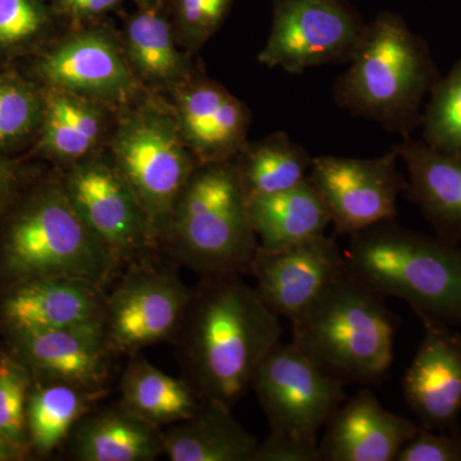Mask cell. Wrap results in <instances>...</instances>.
<instances>
[{"label":"cell","instance_id":"cell-26","mask_svg":"<svg viewBox=\"0 0 461 461\" xmlns=\"http://www.w3.org/2000/svg\"><path fill=\"white\" fill-rule=\"evenodd\" d=\"M121 395L123 406L157 429L193 417L203 402L189 381L173 378L145 359L124 369Z\"/></svg>","mask_w":461,"mask_h":461},{"label":"cell","instance_id":"cell-31","mask_svg":"<svg viewBox=\"0 0 461 461\" xmlns=\"http://www.w3.org/2000/svg\"><path fill=\"white\" fill-rule=\"evenodd\" d=\"M33 375L16 355H0V432L27 454L26 408Z\"/></svg>","mask_w":461,"mask_h":461},{"label":"cell","instance_id":"cell-34","mask_svg":"<svg viewBox=\"0 0 461 461\" xmlns=\"http://www.w3.org/2000/svg\"><path fill=\"white\" fill-rule=\"evenodd\" d=\"M395 461H461V439L423 427L402 446Z\"/></svg>","mask_w":461,"mask_h":461},{"label":"cell","instance_id":"cell-13","mask_svg":"<svg viewBox=\"0 0 461 461\" xmlns=\"http://www.w3.org/2000/svg\"><path fill=\"white\" fill-rule=\"evenodd\" d=\"M38 71L51 89L83 96L104 107L129 105L141 85L123 47L103 29H86L68 36L41 58Z\"/></svg>","mask_w":461,"mask_h":461},{"label":"cell","instance_id":"cell-10","mask_svg":"<svg viewBox=\"0 0 461 461\" xmlns=\"http://www.w3.org/2000/svg\"><path fill=\"white\" fill-rule=\"evenodd\" d=\"M308 180L320 194L336 233L351 236L393 221L406 181L395 151L369 159L314 157Z\"/></svg>","mask_w":461,"mask_h":461},{"label":"cell","instance_id":"cell-17","mask_svg":"<svg viewBox=\"0 0 461 461\" xmlns=\"http://www.w3.org/2000/svg\"><path fill=\"white\" fill-rule=\"evenodd\" d=\"M412 421L386 411L369 388L333 412L320 441L323 461H395L417 433Z\"/></svg>","mask_w":461,"mask_h":461},{"label":"cell","instance_id":"cell-16","mask_svg":"<svg viewBox=\"0 0 461 461\" xmlns=\"http://www.w3.org/2000/svg\"><path fill=\"white\" fill-rule=\"evenodd\" d=\"M9 333L16 357L32 375L103 393L113 350L104 324Z\"/></svg>","mask_w":461,"mask_h":461},{"label":"cell","instance_id":"cell-1","mask_svg":"<svg viewBox=\"0 0 461 461\" xmlns=\"http://www.w3.org/2000/svg\"><path fill=\"white\" fill-rule=\"evenodd\" d=\"M182 330L187 381L203 400L229 409L282 338L280 317L240 275L204 277Z\"/></svg>","mask_w":461,"mask_h":461},{"label":"cell","instance_id":"cell-30","mask_svg":"<svg viewBox=\"0 0 461 461\" xmlns=\"http://www.w3.org/2000/svg\"><path fill=\"white\" fill-rule=\"evenodd\" d=\"M44 94L14 74H0V151L16 147L41 130Z\"/></svg>","mask_w":461,"mask_h":461},{"label":"cell","instance_id":"cell-23","mask_svg":"<svg viewBox=\"0 0 461 461\" xmlns=\"http://www.w3.org/2000/svg\"><path fill=\"white\" fill-rule=\"evenodd\" d=\"M44 115L39 130L41 150L71 166L93 157L107 136V107L51 87L44 94Z\"/></svg>","mask_w":461,"mask_h":461},{"label":"cell","instance_id":"cell-3","mask_svg":"<svg viewBox=\"0 0 461 461\" xmlns=\"http://www.w3.org/2000/svg\"><path fill=\"white\" fill-rule=\"evenodd\" d=\"M348 268L384 297H397L424 326H461V248L393 221L348 236Z\"/></svg>","mask_w":461,"mask_h":461},{"label":"cell","instance_id":"cell-14","mask_svg":"<svg viewBox=\"0 0 461 461\" xmlns=\"http://www.w3.org/2000/svg\"><path fill=\"white\" fill-rule=\"evenodd\" d=\"M344 251L324 233L277 249L258 247L250 272L266 305L294 321L345 267Z\"/></svg>","mask_w":461,"mask_h":461},{"label":"cell","instance_id":"cell-28","mask_svg":"<svg viewBox=\"0 0 461 461\" xmlns=\"http://www.w3.org/2000/svg\"><path fill=\"white\" fill-rule=\"evenodd\" d=\"M102 395L77 384L60 381L33 384L26 408L30 447L47 455L66 441L72 429Z\"/></svg>","mask_w":461,"mask_h":461},{"label":"cell","instance_id":"cell-33","mask_svg":"<svg viewBox=\"0 0 461 461\" xmlns=\"http://www.w3.org/2000/svg\"><path fill=\"white\" fill-rule=\"evenodd\" d=\"M235 0H175L173 32L182 50L195 53L218 32Z\"/></svg>","mask_w":461,"mask_h":461},{"label":"cell","instance_id":"cell-32","mask_svg":"<svg viewBox=\"0 0 461 461\" xmlns=\"http://www.w3.org/2000/svg\"><path fill=\"white\" fill-rule=\"evenodd\" d=\"M50 26V9L41 0H0V56L32 50Z\"/></svg>","mask_w":461,"mask_h":461},{"label":"cell","instance_id":"cell-37","mask_svg":"<svg viewBox=\"0 0 461 461\" xmlns=\"http://www.w3.org/2000/svg\"><path fill=\"white\" fill-rule=\"evenodd\" d=\"M18 185H20V176L16 167L0 157V211L7 208L11 200L16 195Z\"/></svg>","mask_w":461,"mask_h":461},{"label":"cell","instance_id":"cell-7","mask_svg":"<svg viewBox=\"0 0 461 461\" xmlns=\"http://www.w3.org/2000/svg\"><path fill=\"white\" fill-rule=\"evenodd\" d=\"M112 163L140 203L162 241L176 202L198 167L172 108L147 99L127 109L111 140Z\"/></svg>","mask_w":461,"mask_h":461},{"label":"cell","instance_id":"cell-25","mask_svg":"<svg viewBox=\"0 0 461 461\" xmlns=\"http://www.w3.org/2000/svg\"><path fill=\"white\" fill-rule=\"evenodd\" d=\"M123 51L141 84L157 89L180 86L194 75L173 26L157 8L140 9L124 30Z\"/></svg>","mask_w":461,"mask_h":461},{"label":"cell","instance_id":"cell-9","mask_svg":"<svg viewBox=\"0 0 461 461\" xmlns=\"http://www.w3.org/2000/svg\"><path fill=\"white\" fill-rule=\"evenodd\" d=\"M366 29L348 0H273L271 32L258 60L293 75L348 62Z\"/></svg>","mask_w":461,"mask_h":461},{"label":"cell","instance_id":"cell-2","mask_svg":"<svg viewBox=\"0 0 461 461\" xmlns=\"http://www.w3.org/2000/svg\"><path fill=\"white\" fill-rule=\"evenodd\" d=\"M291 324V344L342 384H377L393 366L396 318L348 264Z\"/></svg>","mask_w":461,"mask_h":461},{"label":"cell","instance_id":"cell-21","mask_svg":"<svg viewBox=\"0 0 461 461\" xmlns=\"http://www.w3.org/2000/svg\"><path fill=\"white\" fill-rule=\"evenodd\" d=\"M162 442L171 461H254L259 444L232 409L206 400L193 417L168 426Z\"/></svg>","mask_w":461,"mask_h":461},{"label":"cell","instance_id":"cell-18","mask_svg":"<svg viewBox=\"0 0 461 461\" xmlns=\"http://www.w3.org/2000/svg\"><path fill=\"white\" fill-rule=\"evenodd\" d=\"M102 288L69 278H41L12 285L0 302L9 332L104 324Z\"/></svg>","mask_w":461,"mask_h":461},{"label":"cell","instance_id":"cell-29","mask_svg":"<svg viewBox=\"0 0 461 461\" xmlns=\"http://www.w3.org/2000/svg\"><path fill=\"white\" fill-rule=\"evenodd\" d=\"M424 112V142L438 153L461 157V60L437 81Z\"/></svg>","mask_w":461,"mask_h":461},{"label":"cell","instance_id":"cell-27","mask_svg":"<svg viewBox=\"0 0 461 461\" xmlns=\"http://www.w3.org/2000/svg\"><path fill=\"white\" fill-rule=\"evenodd\" d=\"M247 199L271 195L308 180L313 157L285 132L247 142L233 159Z\"/></svg>","mask_w":461,"mask_h":461},{"label":"cell","instance_id":"cell-6","mask_svg":"<svg viewBox=\"0 0 461 461\" xmlns=\"http://www.w3.org/2000/svg\"><path fill=\"white\" fill-rule=\"evenodd\" d=\"M162 241L178 262L204 277L250 272L259 241L233 160L196 167Z\"/></svg>","mask_w":461,"mask_h":461},{"label":"cell","instance_id":"cell-35","mask_svg":"<svg viewBox=\"0 0 461 461\" xmlns=\"http://www.w3.org/2000/svg\"><path fill=\"white\" fill-rule=\"evenodd\" d=\"M254 461H321L320 445H308L269 433L263 442L258 444Z\"/></svg>","mask_w":461,"mask_h":461},{"label":"cell","instance_id":"cell-39","mask_svg":"<svg viewBox=\"0 0 461 461\" xmlns=\"http://www.w3.org/2000/svg\"><path fill=\"white\" fill-rule=\"evenodd\" d=\"M135 2L138 3L140 9H147L158 8V5H159L160 3L165 2V0H135Z\"/></svg>","mask_w":461,"mask_h":461},{"label":"cell","instance_id":"cell-5","mask_svg":"<svg viewBox=\"0 0 461 461\" xmlns=\"http://www.w3.org/2000/svg\"><path fill=\"white\" fill-rule=\"evenodd\" d=\"M121 262L91 230L67 196L51 185L12 215L0 241V276L17 285L69 278L103 288Z\"/></svg>","mask_w":461,"mask_h":461},{"label":"cell","instance_id":"cell-22","mask_svg":"<svg viewBox=\"0 0 461 461\" xmlns=\"http://www.w3.org/2000/svg\"><path fill=\"white\" fill-rule=\"evenodd\" d=\"M74 456L81 461H151L163 453L162 430L120 403L75 427Z\"/></svg>","mask_w":461,"mask_h":461},{"label":"cell","instance_id":"cell-15","mask_svg":"<svg viewBox=\"0 0 461 461\" xmlns=\"http://www.w3.org/2000/svg\"><path fill=\"white\" fill-rule=\"evenodd\" d=\"M172 112L198 165L230 162L247 145L250 124L247 105L204 75L194 72L175 87Z\"/></svg>","mask_w":461,"mask_h":461},{"label":"cell","instance_id":"cell-24","mask_svg":"<svg viewBox=\"0 0 461 461\" xmlns=\"http://www.w3.org/2000/svg\"><path fill=\"white\" fill-rule=\"evenodd\" d=\"M248 214L259 247L277 249L321 235L330 224L323 200L311 181L248 199Z\"/></svg>","mask_w":461,"mask_h":461},{"label":"cell","instance_id":"cell-36","mask_svg":"<svg viewBox=\"0 0 461 461\" xmlns=\"http://www.w3.org/2000/svg\"><path fill=\"white\" fill-rule=\"evenodd\" d=\"M57 7L75 20H86L107 14L122 0H54Z\"/></svg>","mask_w":461,"mask_h":461},{"label":"cell","instance_id":"cell-8","mask_svg":"<svg viewBox=\"0 0 461 461\" xmlns=\"http://www.w3.org/2000/svg\"><path fill=\"white\" fill-rule=\"evenodd\" d=\"M345 386L295 345L282 341L264 357L251 382L271 433L313 446L320 445V433L348 399Z\"/></svg>","mask_w":461,"mask_h":461},{"label":"cell","instance_id":"cell-38","mask_svg":"<svg viewBox=\"0 0 461 461\" xmlns=\"http://www.w3.org/2000/svg\"><path fill=\"white\" fill-rule=\"evenodd\" d=\"M25 455L23 451H21L16 445L12 444L7 437L0 432V461L18 460Z\"/></svg>","mask_w":461,"mask_h":461},{"label":"cell","instance_id":"cell-19","mask_svg":"<svg viewBox=\"0 0 461 461\" xmlns=\"http://www.w3.org/2000/svg\"><path fill=\"white\" fill-rule=\"evenodd\" d=\"M409 408L426 429L450 426L461 411V338L445 327L426 326L403 377Z\"/></svg>","mask_w":461,"mask_h":461},{"label":"cell","instance_id":"cell-12","mask_svg":"<svg viewBox=\"0 0 461 461\" xmlns=\"http://www.w3.org/2000/svg\"><path fill=\"white\" fill-rule=\"evenodd\" d=\"M62 186L118 259H132L157 244L144 209L112 160L91 157L72 165Z\"/></svg>","mask_w":461,"mask_h":461},{"label":"cell","instance_id":"cell-20","mask_svg":"<svg viewBox=\"0 0 461 461\" xmlns=\"http://www.w3.org/2000/svg\"><path fill=\"white\" fill-rule=\"evenodd\" d=\"M408 173L406 191L435 227L438 238L461 241V157L445 156L424 141L403 140L393 148Z\"/></svg>","mask_w":461,"mask_h":461},{"label":"cell","instance_id":"cell-11","mask_svg":"<svg viewBox=\"0 0 461 461\" xmlns=\"http://www.w3.org/2000/svg\"><path fill=\"white\" fill-rule=\"evenodd\" d=\"M193 295L171 269L131 271L105 299L104 329L112 348L133 353L172 338L184 326Z\"/></svg>","mask_w":461,"mask_h":461},{"label":"cell","instance_id":"cell-4","mask_svg":"<svg viewBox=\"0 0 461 461\" xmlns=\"http://www.w3.org/2000/svg\"><path fill=\"white\" fill-rule=\"evenodd\" d=\"M333 87L339 108L408 136L436 81L429 47L393 12H381Z\"/></svg>","mask_w":461,"mask_h":461}]
</instances>
